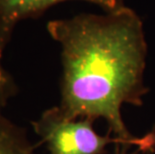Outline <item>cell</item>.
I'll use <instances>...</instances> for the list:
<instances>
[{"mask_svg":"<svg viewBox=\"0 0 155 154\" xmlns=\"http://www.w3.org/2000/svg\"><path fill=\"white\" fill-rule=\"evenodd\" d=\"M66 1L92 3L103 12H113L126 6L125 0H0V60L18 23L37 18L52 6Z\"/></svg>","mask_w":155,"mask_h":154,"instance_id":"3","label":"cell"},{"mask_svg":"<svg viewBox=\"0 0 155 154\" xmlns=\"http://www.w3.org/2000/svg\"><path fill=\"white\" fill-rule=\"evenodd\" d=\"M61 48L59 107L72 118L106 121L114 137L153 152L155 132L132 135L121 116L123 104L143 105L147 42L140 16L128 6L103 14L80 13L48 21Z\"/></svg>","mask_w":155,"mask_h":154,"instance_id":"1","label":"cell"},{"mask_svg":"<svg viewBox=\"0 0 155 154\" xmlns=\"http://www.w3.org/2000/svg\"><path fill=\"white\" fill-rule=\"evenodd\" d=\"M0 154H36L25 130L0 111Z\"/></svg>","mask_w":155,"mask_h":154,"instance_id":"4","label":"cell"},{"mask_svg":"<svg viewBox=\"0 0 155 154\" xmlns=\"http://www.w3.org/2000/svg\"><path fill=\"white\" fill-rule=\"evenodd\" d=\"M18 92V86L14 78L4 69L2 60H0V111L7 105L8 101Z\"/></svg>","mask_w":155,"mask_h":154,"instance_id":"5","label":"cell"},{"mask_svg":"<svg viewBox=\"0 0 155 154\" xmlns=\"http://www.w3.org/2000/svg\"><path fill=\"white\" fill-rule=\"evenodd\" d=\"M89 118H72L59 106L45 110L32 122L35 133L45 143L49 154H103L108 144L115 143L122 149L131 145L114 136L100 135Z\"/></svg>","mask_w":155,"mask_h":154,"instance_id":"2","label":"cell"},{"mask_svg":"<svg viewBox=\"0 0 155 154\" xmlns=\"http://www.w3.org/2000/svg\"><path fill=\"white\" fill-rule=\"evenodd\" d=\"M126 150L127 149H121V151L117 152V154H126Z\"/></svg>","mask_w":155,"mask_h":154,"instance_id":"6","label":"cell"}]
</instances>
